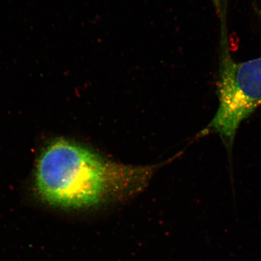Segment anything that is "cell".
Listing matches in <instances>:
<instances>
[{
    "instance_id": "obj_3",
    "label": "cell",
    "mask_w": 261,
    "mask_h": 261,
    "mask_svg": "<svg viewBox=\"0 0 261 261\" xmlns=\"http://www.w3.org/2000/svg\"><path fill=\"white\" fill-rule=\"evenodd\" d=\"M222 1L223 0H212L215 9H216L217 13L220 15L222 11Z\"/></svg>"
},
{
    "instance_id": "obj_1",
    "label": "cell",
    "mask_w": 261,
    "mask_h": 261,
    "mask_svg": "<svg viewBox=\"0 0 261 261\" xmlns=\"http://www.w3.org/2000/svg\"><path fill=\"white\" fill-rule=\"evenodd\" d=\"M149 174V169L109 162L83 147L58 140L42 152L36 184L49 203L83 207L136 192Z\"/></svg>"
},
{
    "instance_id": "obj_2",
    "label": "cell",
    "mask_w": 261,
    "mask_h": 261,
    "mask_svg": "<svg viewBox=\"0 0 261 261\" xmlns=\"http://www.w3.org/2000/svg\"><path fill=\"white\" fill-rule=\"evenodd\" d=\"M217 89L219 108L211 126L231 143L241 122L261 105V57L237 63L224 53Z\"/></svg>"
}]
</instances>
